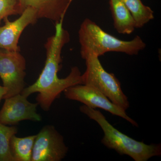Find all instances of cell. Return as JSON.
I'll return each mask as SVG.
<instances>
[{
    "mask_svg": "<svg viewBox=\"0 0 161 161\" xmlns=\"http://www.w3.org/2000/svg\"><path fill=\"white\" fill-rule=\"evenodd\" d=\"M84 60L86 70L81 75L82 84L97 89L115 105L126 111L130 106V102L122 90L118 78L114 74L106 71L98 57L89 56Z\"/></svg>",
    "mask_w": 161,
    "mask_h": 161,
    "instance_id": "277c9868",
    "label": "cell"
},
{
    "mask_svg": "<svg viewBox=\"0 0 161 161\" xmlns=\"http://www.w3.org/2000/svg\"><path fill=\"white\" fill-rule=\"evenodd\" d=\"M122 1L135 20L136 28H142L154 19V11L141 0Z\"/></svg>",
    "mask_w": 161,
    "mask_h": 161,
    "instance_id": "4fadbf2b",
    "label": "cell"
},
{
    "mask_svg": "<svg viewBox=\"0 0 161 161\" xmlns=\"http://www.w3.org/2000/svg\"><path fill=\"white\" fill-rule=\"evenodd\" d=\"M0 111V123L6 125H15L23 120L40 122L41 115L37 112V103H32L27 97L19 94L5 99Z\"/></svg>",
    "mask_w": 161,
    "mask_h": 161,
    "instance_id": "ba28073f",
    "label": "cell"
},
{
    "mask_svg": "<svg viewBox=\"0 0 161 161\" xmlns=\"http://www.w3.org/2000/svg\"><path fill=\"white\" fill-rule=\"evenodd\" d=\"M36 136L19 137L15 135L12 137L10 150L14 161H31Z\"/></svg>",
    "mask_w": 161,
    "mask_h": 161,
    "instance_id": "7c38bea8",
    "label": "cell"
},
{
    "mask_svg": "<svg viewBox=\"0 0 161 161\" xmlns=\"http://www.w3.org/2000/svg\"><path fill=\"white\" fill-rule=\"evenodd\" d=\"M38 19L36 13L31 8L25 9L15 21L11 22L8 18H5V24L0 27V48L20 51L18 44L20 36L27 26L34 24Z\"/></svg>",
    "mask_w": 161,
    "mask_h": 161,
    "instance_id": "9c48e42d",
    "label": "cell"
},
{
    "mask_svg": "<svg viewBox=\"0 0 161 161\" xmlns=\"http://www.w3.org/2000/svg\"><path fill=\"white\" fill-rule=\"evenodd\" d=\"M18 132L15 126H9L0 123V161H14L10 152V141Z\"/></svg>",
    "mask_w": 161,
    "mask_h": 161,
    "instance_id": "5bb4252c",
    "label": "cell"
},
{
    "mask_svg": "<svg viewBox=\"0 0 161 161\" xmlns=\"http://www.w3.org/2000/svg\"><path fill=\"white\" fill-rule=\"evenodd\" d=\"M21 14L19 0H0V22L10 16Z\"/></svg>",
    "mask_w": 161,
    "mask_h": 161,
    "instance_id": "9a60e30c",
    "label": "cell"
},
{
    "mask_svg": "<svg viewBox=\"0 0 161 161\" xmlns=\"http://www.w3.org/2000/svg\"><path fill=\"white\" fill-rule=\"evenodd\" d=\"M73 0H19L21 12L26 8L36 11L38 19H45L58 23L64 17Z\"/></svg>",
    "mask_w": 161,
    "mask_h": 161,
    "instance_id": "30bf717a",
    "label": "cell"
},
{
    "mask_svg": "<svg viewBox=\"0 0 161 161\" xmlns=\"http://www.w3.org/2000/svg\"><path fill=\"white\" fill-rule=\"evenodd\" d=\"M80 54L84 60L89 56L99 58L110 52L135 56L146 48V43L140 36L123 40L110 35L89 18L83 20L78 31Z\"/></svg>",
    "mask_w": 161,
    "mask_h": 161,
    "instance_id": "7a4b0ae2",
    "label": "cell"
},
{
    "mask_svg": "<svg viewBox=\"0 0 161 161\" xmlns=\"http://www.w3.org/2000/svg\"><path fill=\"white\" fill-rule=\"evenodd\" d=\"M114 28L118 33L130 35L136 29L135 20L122 0H109Z\"/></svg>",
    "mask_w": 161,
    "mask_h": 161,
    "instance_id": "8fae6325",
    "label": "cell"
},
{
    "mask_svg": "<svg viewBox=\"0 0 161 161\" xmlns=\"http://www.w3.org/2000/svg\"><path fill=\"white\" fill-rule=\"evenodd\" d=\"M63 92L67 99L79 102L92 108L102 109L112 115L124 119L133 126L138 127V124L127 115L126 111L115 105L102 92L93 87L78 84L68 88Z\"/></svg>",
    "mask_w": 161,
    "mask_h": 161,
    "instance_id": "52a82bcc",
    "label": "cell"
},
{
    "mask_svg": "<svg viewBox=\"0 0 161 161\" xmlns=\"http://www.w3.org/2000/svg\"><path fill=\"white\" fill-rule=\"evenodd\" d=\"M26 61L20 51L0 48V78L7 90L4 99L21 94L25 88Z\"/></svg>",
    "mask_w": 161,
    "mask_h": 161,
    "instance_id": "5b68a950",
    "label": "cell"
},
{
    "mask_svg": "<svg viewBox=\"0 0 161 161\" xmlns=\"http://www.w3.org/2000/svg\"><path fill=\"white\" fill-rule=\"evenodd\" d=\"M68 150L63 136L54 126L47 125L36 136L31 161H60Z\"/></svg>",
    "mask_w": 161,
    "mask_h": 161,
    "instance_id": "8992f818",
    "label": "cell"
},
{
    "mask_svg": "<svg viewBox=\"0 0 161 161\" xmlns=\"http://www.w3.org/2000/svg\"><path fill=\"white\" fill-rule=\"evenodd\" d=\"M80 111L100 126L104 132L101 143L108 149L121 155L129 156L135 161H147L161 155L160 144L147 145L133 139L114 128L99 110L83 105L80 107Z\"/></svg>",
    "mask_w": 161,
    "mask_h": 161,
    "instance_id": "3957f363",
    "label": "cell"
},
{
    "mask_svg": "<svg viewBox=\"0 0 161 161\" xmlns=\"http://www.w3.org/2000/svg\"><path fill=\"white\" fill-rule=\"evenodd\" d=\"M64 19L61 18L56 23L54 35L48 38L44 44L46 61L39 78L21 93L28 98L32 94L38 93L36 103L46 112L50 110L54 101L59 98L64 90L73 86L82 84V74L77 66L72 67L69 75L65 78L58 77L62 61V49L70 40L69 33L63 26Z\"/></svg>",
    "mask_w": 161,
    "mask_h": 161,
    "instance_id": "6da1fadb",
    "label": "cell"
},
{
    "mask_svg": "<svg viewBox=\"0 0 161 161\" xmlns=\"http://www.w3.org/2000/svg\"><path fill=\"white\" fill-rule=\"evenodd\" d=\"M7 93V90L6 88L0 85V103L2 99H4V97Z\"/></svg>",
    "mask_w": 161,
    "mask_h": 161,
    "instance_id": "2e32d148",
    "label": "cell"
}]
</instances>
